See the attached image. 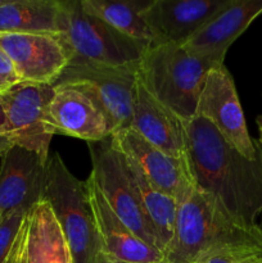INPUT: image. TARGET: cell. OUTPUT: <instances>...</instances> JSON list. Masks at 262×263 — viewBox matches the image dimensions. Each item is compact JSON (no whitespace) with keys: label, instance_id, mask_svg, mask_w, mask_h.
<instances>
[{"label":"cell","instance_id":"obj_7","mask_svg":"<svg viewBox=\"0 0 262 263\" xmlns=\"http://www.w3.org/2000/svg\"><path fill=\"white\" fill-rule=\"evenodd\" d=\"M138 68L139 64L110 67L72 58L55 85H80L89 90L105 110L116 134L130 127L133 121Z\"/></svg>","mask_w":262,"mask_h":263},{"label":"cell","instance_id":"obj_11","mask_svg":"<svg viewBox=\"0 0 262 263\" xmlns=\"http://www.w3.org/2000/svg\"><path fill=\"white\" fill-rule=\"evenodd\" d=\"M48 123L59 135L102 141L115 134L113 126L97 98L80 85H55L49 104Z\"/></svg>","mask_w":262,"mask_h":263},{"label":"cell","instance_id":"obj_4","mask_svg":"<svg viewBox=\"0 0 262 263\" xmlns=\"http://www.w3.org/2000/svg\"><path fill=\"white\" fill-rule=\"evenodd\" d=\"M43 200L55 216L72 263H99L102 247L86 181L77 179L58 153L46 162Z\"/></svg>","mask_w":262,"mask_h":263},{"label":"cell","instance_id":"obj_8","mask_svg":"<svg viewBox=\"0 0 262 263\" xmlns=\"http://www.w3.org/2000/svg\"><path fill=\"white\" fill-rule=\"evenodd\" d=\"M54 95L51 85L21 82L0 95L7 133L14 145L49 159V146L54 133L48 123V109Z\"/></svg>","mask_w":262,"mask_h":263},{"label":"cell","instance_id":"obj_18","mask_svg":"<svg viewBox=\"0 0 262 263\" xmlns=\"http://www.w3.org/2000/svg\"><path fill=\"white\" fill-rule=\"evenodd\" d=\"M10 263H72L61 228L45 200L26 216Z\"/></svg>","mask_w":262,"mask_h":263},{"label":"cell","instance_id":"obj_5","mask_svg":"<svg viewBox=\"0 0 262 263\" xmlns=\"http://www.w3.org/2000/svg\"><path fill=\"white\" fill-rule=\"evenodd\" d=\"M63 33L72 58L110 67L134 66L151 45L134 40L82 9L80 0H63Z\"/></svg>","mask_w":262,"mask_h":263},{"label":"cell","instance_id":"obj_26","mask_svg":"<svg viewBox=\"0 0 262 263\" xmlns=\"http://www.w3.org/2000/svg\"><path fill=\"white\" fill-rule=\"evenodd\" d=\"M197 263H233V261L225 256H211L200 259Z\"/></svg>","mask_w":262,"mask_h":263},{"label":"cell","instance_id":"obj_1","mask_svg":"<svg viewBox=\"0 0 262 263\" xmlns=\"http://www.w3.org/2000/svg\"><path fill=\"white\" fill-rule=\"evenodd\" d=\"M186 158L194 190L207 195L236 225L259 228L262 164L234 149L215 126L200 116L185 121Z\"/></svg>","mask_w":262,"mask_h":263},{"label":"cell","instance_id":"obj_19","mask_svg":"<svg viewBox=\"0 0 262 263\" xmlns=\"http://www.w3.org/2000/svg\"><path fill=\"white\" fill-rule=\"evenodd\" d=\"M63 31V0H0V33Z\"/></svg>","mask_w":262,"mask_h":263},{"label":"cell","instance_id":"obj_10","mask_svg":"<svg viewBox=\"0 0 262 263\" xmlns=\"http://www.w3.org/2000/svg\"><path fill=\"white\" fill-rule=\"evenodd\" d=\"M195 116L210 121L241 156L251 161L257 158L256 146L247 128L235 82L225 64H216L208 72Z\"/></svg>","mask_w":262,"mask_h":263},{"label":"cell","instance_id":"obj_27","mask_svg":"<svg viewBox=\"0 0 262 263\" xmlns=\"http://www.w3.org/2000/svg\"><path fill=\"white\" fill-rule=\"evenodd\" d=\"M0 134H8L7 123H5V115H4V109H3L2 102H0Z\"/></svg>","mask_w":262,"mask_h":263},{"label":"cell","instance_id":"obj_22","mask_svg":"<svg viewBox=\"0 0 262 263\" xmlns=\"http://www.w3.org/2000/svg\"><path fill=\"white\" fill-rule=\"evenodd\" d=\"M28 212H15L0 217V263H10L15 243Z\"/></svg>","mask_w":262,"mask_h":263},{"label":"cell","instance_id":"obj_29","mask_svg":"<svg viewBox=\"0 0 262 263\" xmlns=\"http://www.w3.org/2000/svg\"><path fill=\"white\" fill-rule=\"evenodd\" d=\"M253 143H254V146H256L257 157H258L259 162H261V164H262V145L257 140H253Z\"/></svg>","mask_w":262,"mask_h":263},{"label":"cell","instance_id":"obj_13","mask_svg":"<svg viewBox=\"0 0 262 263\" xmlns=\"http://www.w3.org/2000/svg\"><path fill=\"white\" fill-rule=\"evenodd\" d=\"M46 162L39 154L13 145L0 163V217L15 211L30 212L43 200Z\"/></svg>","mask_w":262,"mask_h":263},{"label":"cell","instance_id":"obj_28","mask_svg":"<svg viewBox=\"0 0 262 263\" xmlns=\"http://www.w3.org/2000/svg\"><path fill=\"white\" fill-rule=\"evenodd\" d=\"M256 122H257V127H258V133H259V139L257 141L262 145V116H258V117H257Z\"/></svg>","mask_w":262,"mask_h":263},{"label":"cell","instance_id":"obj_25","mask_svg":"<svg viewBox=\"0 0 262 263\" xmlns=\"http://www.w3.org/2000/svg\"><path fill=\"white\" fill-rule=\"evenodd\" d=\"M14 145V141L8 134H0V158L4 156L5 152L9 151Z\"/></svg>","mask_w":262,"mask_h":263},{"label":"cell","instance_id":"obj_30","mask_svg":"<svg viewBox=\"0 0 262 263\" xmlns=\"http://www.w3.org/2000/svg\"><path fill=\"white\" fill-rule=\"evenodd\" d=\"M99 263H125V262H120V261H113V259H109V258H107V257H100V261H99ZM162 263H167L166 261L164 262H162Z\"/></svg>","mask_w":262,"mask_h":263},{"label":"cell","instance_id":"obj_3","mask_svg":"<svg viewBox=\"0 0 262 263\" xmlns=\"http://www.w3.org/2000/svg\"><path fill=\"white\" fill-rule=\"evenodd\" d=\"M213 66L179 44L152 45L139 63L138 80L154 99L182 121H190L197 115L205 79Z\"/></svg>","mask_w":262,"mask_h":263},{"label":"cell","instance_id":"obj_12","mask_svg":"<svg viewBox=\"0 0 262 263\" xmlns=\"http://www.w3.org/2000/svg\"><path fill=\"white\" fill-rule=\"evenodd\" d=\"M112 144L141 168L158 190L181 204L194 192L188 159L164 153L141 138L133 128H122L110 136Z\"/></svg>","mask_w":262,"mask_h":263},{"label":"cell","instance_id":"obj_6","mask_svg":"<svg viewBox=\"0 0 262 263\" xmlns=\"http://www.w3.org/2000/svg\"><path fill=\"white\" fill-rule=\"evenodd\" d=\"M89 152L92 166L90 175L105 202L141 240L159 249L156 231L144 212L122 153L115 148L110 138L89 143Z\"/></svg>","mask_w":262,"mask_h":263},{"label":"cell","instance_id":"obj_20","mask_svg":"<svg viewBox=\"0 0 262 263\" xmlns=\"http://www.w3.org/2000/svg\"><path fill=\"white\" fill-rule=\"evenodd\" d=\"M123 158L144 212L156 231L159 249L164 254L167 246L174 236L179 204L171 197L157 189L133 159L125 156Z\"/></svg>","mask_w":262,"mask_h":263},{"label":"cell","instance_id":"obj_23","mask_svg":"<svg viewBox=\"0 0 262 263\" xmlns=\"http://www.w3.org/2000/svg\"><path fill=\"white\" fill-rule=\"evenodd\" d=\"M15 67L9 57L0 49V95L5 94L15 85L21 84Z\"/></svg>","mask_w":262,"mask_h":263},{"label":"cell","instance_id":"obj_17","mask_svg":"<svg viewBox=\"0 0 262 263\" xmlns=\"http://www.w3.org/2000/svg\"><path fill=\"white\" fill-rule=\"evenodd\" d=\"M130 128L164 153L188 159L185 121L154 99L139 80H136Z\"/></svg>","mask_w":262,"mask_h":263},{"label":"cell","instance_id":"obj_2","mask_svg":"<svg viewBox=\"0 0 262 263\" xmlns=\"http://www.w3.org/2000/svg\"><path fill=\"white\" fill-rule=\"evenodd\" d=\"M247 253H262L261 226L236 225L197 190L179 204L174 236L164 251L167 263H197L211 256L234 258Z\"/></svg>","mask_w":262,"mask_h":263},{"label":"cell","instance_id":"obj_21","mask_svg":"<svg viewBox=\"0 0 262 263\" xmlns=\"http://www.w3.org/2000/svg\"><path fill=\"white\" fill-rule=\"evenodd\" d=\"M80 3L87 14L104 21L123 35L149 45L153 44V35L143 18L151 0H80Z\"/></svg>","mask_w":262,"mask_h":263},{"label":"cell","instance_id":"obj_15","mask_svg":"<svg viewBox=\"0 0 262 263\" xmlns=\"http://www.w3.org/2000/svg\"><path fill=\"white\" fill-rule=\"evenodd\" d=\"M226 2L228 0H151L143 12V18L153 35L152 45H182Z\"/></svg>","mask_w":262,"mask_h":263},{"label":"cell","instance_id":"obj_24","mask_svg":"<svg viewBox=\"0 0 262 263\" xmlns=\"http://www.w3.org/2000/svg\"><path fill=\"white\" fill-rule=\"evenodd\" d=\"M233 263H262V253H247L230 258Z\"/></svg>","mask_w":262,"mask_h":263},{"label":"cell","instance_id":"obj_16","mask_svg":"<svg viewBox=\"0 0 262 263\" xmlns=\"http://www.w3.org/2000/svg\"><path fill=\"white\" fill-rule=\"evenodd\" d=\"M85 181L99 234L102 256L125 263L164 262L163 252L141 240L116 216L91 175Z\"/></svg>","mask_w":262,"mask_h":263},{"label":"cell","instance_id":"obj_9","mask_svg":"<svg viewBox=\"0 0 262 263\" xmlns=\"http://www.w3.org/2000/svg\"><path fill=\"white\" fill-rule=\"evenodd\" d=\"M0 49L22 82L54 86L73 53L63 33H0Z\"/></svg>","mask_w":262,"mask_h":263},{"label":"cell","instance_id":"obj_14","mask_svg":"<svg viewBox=\"0 0 262 263\" xmlns=\"http://www.w3.org/2000/svg\"><path fill=\"white\" fill-rule=\"evenodd\" d=\"M259 14L262 0H228L182 46L192 55L223 64L229 48Z\"/></svg>","mask_w":262,"mask_h":263}]
</instances>
